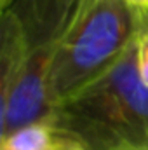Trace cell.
<instances>
[{"label":"cell","instance_id":"6da1fadb","mask_svg":"<svg viewBox=\"0 0 148 150\" xmlns=\"http://www.w3.org/2000/svg\"><path fill=\"white\" fill-rule=\"evenodd\" d=\"M80 0H9L0 16V138L49 120L51 70Z\"/></svg>","mask_w":148,"mask_h":150},{"label":"cell","instance_id":"7a4b0ae2","mask_svg":"<svg viewBox=\"0 0 148 150\" xmlns=\"http://www.w3.org/2000/svg\"><path fill=\"white\" fill-rule=\"evenodd\" d=\"M49 122L87 150L148 149V86L136 40L111 70L58 103Z\"/></svg>","mask_w":148,"mask_h":150},{"label":"cell","instance_id":"3957f363","mask_svg":"<svg viewBox=\"0 0 148 150\" xmlns=\"http://www.w3.org/2000/svg\"><path fill=\"white\" fill-rule=\"evenodd\" d=\"M141 26V11L125 0H80L51 70L56 107L111 70Z\"/></svg>","mask_w":148,"mask_h":150},{"label":"cell","instance_id":"277c9868","mask_svg":"<svg viewBox=\"0 0 148 150\" xmlns=\"http://www.w3.org/2000/svg\"><path fill=\"white\" fill-rule=\"evenodd\" d=\"M61 138V131L49 120H38L16 127L0 138V150H51Z\"/></svg>","mask_w":148,"mask_h":150},{"label":"cell","instance_id":"5b68a950","mask_svg":"<svg viewBox=\"0 0 148 150\" xmlns=\"http://www.w3.org/2000/svg\"><path fill=\"white\" fill-rule=\"evenodd\" d=\"M51 150H87L80 142H77L73 140L72 136H68V134H65V133H61V138H59V142L52 147Z\"/></svg>","mask_w":148,"mask_h":150},{"label":"cell","instance_id":"8992f818","mask_svg":"<svg viewBox=\"0 0 148 150\" xmlns=\"http://www.w3.org/2000/svg\"><path fill=\"white\" fill-rule=\"evenodd\" d=\"M125 2L140 11H148V0H125Z\"/></svg>","mask_w":148,"mask_h":150},{"label":"cell","instance_id":"52a82bcc","mask_svg":"<svg viewBox=\"0 0 148 150\" xmlns=\"http://www.w3.org/2000/svg\"><path fill=\"white\" fill-rule=\"evenodd\" d=\"M7 2H9V0H0V7H4V5H7Z\"/></svg>","mask_w":148,"mask_h":150},{"label":"cell","instance_id":"ba28073f","mask_svg":"<svg viewBox=\"0 0 148 150\" xmlns=\"http://www.w3.org/2000/svg\"><path fill=\"white\" fill-rule=\"evenodd\" d=\"M132 150H148V149H132Z\"/></svg>","mask_w":148,"mask_h":150}]
</instances>
